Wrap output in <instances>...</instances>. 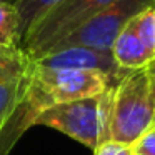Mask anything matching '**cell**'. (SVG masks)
<instances>
[{
    "mask_svg": "<svg viewBox=\"0 0 155 155\" xmlns=\"http://www.w3.org/2000/svg\"><path fill=\"white\" fill-rule=\"evenodd\" d=\"M155 127V100L148 65L128 70L110 87L108 140L132 145Z\"/></svg>",
    "mask_w": 155,
    "mask_h": 155,
    "instance_id": "obj_1",
    "label": "cell"
},
{
    "mask_svg": "<svg viewBox=\"0 0 155 155\" xmlns=\"http://www.w3.org/2000/svg\"><path fill=\"white\" fill-rule=\"evenodd\" d=\"M32 60L48 68H75V70L100 72L114 82H118L125 74V70H122L117 65L112 52L94 50L87 47L58 48V50L47 52Z\"/></svg>",
    "mask_w": 155,
    "mask_h": 155,
    "instance_id": "obj_7",
    "label": "cell"
},
{
    "mask_svg": "<svg viewBox=\"0 0 155 155\" xmlns=\"http://www.w3.org/2000/svg\"><path fill=\"white\" fill-rule=\"evenodd\" d=\"M130 147L134 155H155V127L138 137Z\"/></svg>",
    "mask_w": 155,
    "mask_h": 155,
    "instance_id": "obj_13",
    "label": "cell"
},
{
    "mask_svg": "<svg viewBox=\"0 0 155 155\" xmlns=\"http://www.w3.org/2000/svg\"><path fill=\"white\" fill-rule=\"evenodd\" d=\"M20 0H0V4H14V5H17Z\"/></svg>",
    "mask_w": 155,
    "mask_h": 155,
    "instance_id": "obj_16",
    "label": "cell"
},
{
    "mask_svg": "<svg viewBox=\"0 0 155 155\" xmlns=\"http://www.w3.org/2000/svg\"><path fill=\"white\" fill-rule=\"evenodd\" d=\"M62 0H20L17 4L18 15H20V35L22 40L32 30L35 24L47 14L48 10L58 5Z\"/></svg>",
    "mask_w": 155,
    "mask_h": 155,
    "instance_id": "obj_11",
    "label": "cell"
},
{
    "mask_svg": "<svg viewBox=\"0 0 155 155\" xmlns=\"http://www.w3.org/2000/svg\"><path fill=\"white\" fill-rule=\"evenodd\" d=\"M137 30L155 60V4L135 17Z\"/></svg>",
    "mask_w": 155,
    "mask_h": 155,
    "instance_id": "obj_12",
    "label": "cell"
},
{
    "mask_svg": "<svg viewBox=\"0 0 155 155\" xmlns=\"http://www.w3.org/2000/svg\"><path fill=\"white\" fill-rule=\"evenodd\" d=\"M110 87L98 97L52 105L35 117L34 125L58 130L94 152L108 140Z\"/></svg>",
    "mask_w": 155,
    "mask_h": 155,
    "instance_id": "obj_3",
    "label": "cell"
},
{
    "mask_svg": "<svg viewBox=\"0 0 155 155\" xmlns=\"http://www.w3.org/2000/svg\"><path fill=\"white\" fill-rule=\"evenodd\" d=\"M32 58L22 47L0 45V84L18 78L27 72Z\"/></svg>",
    "mask_w": 155,
    "mask_h": 155,
    "instance_id": "obj_9",
    "label": "cell"
},
{
    "mask_svg": "<svg viewBox=\"0 0 155 155\" xmlns=\"http://www.w3.org/2000/svg\"><path fill=\"white\" fill-rule=\"evenodd\" d=\"M27 88L28 68L22 77L0 84V155L10 153L18 138L34 127V115L25 98Z\"/></svg>",
    "mask_w": 155,
    "mask_h": 155,
    "instance_id": "obj_6",
    "label": "cell"
},
{
    "mask_svg": "<svg viewBox=\"0 0 155 155\" xmlns=\"http://www.w3.org/2000/svg\"><path fill=\"white\" fill-rule=\"evenodd\" d=\"M148 68H150L152 74V87H153V100H155V60L148 64Z\"/></svg>",
    "mask_w": 155,
    "mask_h": 155,
    "instance_id": "obj_15",
    "label": "cell"
},
{
    "mask_svg": "<svg viewBox=\"0 0 155 155\" xmlns=\"http://www.w3.org/2000/svg\"><path fill=\"white\" fill-rule=\"evenodd\" d=\"M112 55H114L117 65L125 72L142 68L150 62H153V57L148 52L147 45L137 30L135 17L125 25L124 30L115 38L114 47H112Z\"/></svg>",
    "mask_w": 155,
    "mask_h": 155,
    "instance_id": "obj_8",
    "label": "cell"
},
{
    "mask_svg": "<svg viewBox=\"0 0 155 155\" xmlns=\"http://www.w3.org/2000/svg\"><path fill=\"white\" fill-rule=\"evenodd\" d=\"M153 4L155 0H115L107 8L95 14L80 27L72 30L67 37L52 45L47 52L67 47H87L94 50L112 52L115 38L125 25Z\"/></svg>",
    "mask_w": 155,
    "mask_h": 155,
    "instance_id": "obj_4",
    "label": "cell"
},
{
    "mask_svg": "<svg viewBox=\"0 0 155 155\" xmlns=\"http://www.w3.org/2000/svg\"><path fill=\"white\" fill-rule=\"evenodd\" d=\"M94 155H134L130 145H124L115 140L102 142L94 150Z\"/></svg>",
    "mask_w": 155,
    "mask_h": 155,
    "instance_id": "obj_14",
    "label": "cell"
},
{
    "mask_svg": "<svg viewBox=\"0 0 155 155\" xmlns=\"http://www.w3.org/2000/svg\"><path fill=\"white\" fill-rule=\"evenodd\" d=\"M0 45L22 47L20 15L14 4H0Z\"/></svg>",
    "mask_w": 155,
    "mask_h": 155,
    "instance_id": "obj_10",
    "label": "cell"
},
{
    "mask_svg": "<svg viewBox=\"0 0 155 155\" xmlns=\"http://www.w3.org/2000/svg\"><path fill=\"white\" fill-rule=\"evenodd\" d=\"M114 2L115 0H62L32 27L22 40V48L30 58L40 57L52 45Z\"/></svg>",
    "mask_w": 155,
    "mask_h": 155,
    "instance_id": "obj_5",
    "label": "cell"
},
{
    "mask_svg": "<svg viewBox=\"0 0 155 155\" xmlns=\"http://www.w3.org/2000/svg\"><path fill=\"white\" fill-rule=\"evenodd\" d=\"M115 84L117 82L110 80L100 72L48 68L32 60L28 67V88L25 98L35 120L42 110L52 105L98 97Z\"/></svg>",
    "mask_w": 155,
    "mask_h": 155,
    "instance_id": "obj_2",
    "label": "cell"
}]
</instances>
